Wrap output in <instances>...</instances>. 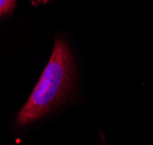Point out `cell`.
Segmentation results:
<instances>
[{
	"instance_id": "obj_1",
	"label": "cell",
	"mask_w": 153,
	"mask_h": 145,
	"mask_svg": "<svg viewBox=\"0 0 153 145\" xmlns=\"http://www.w3.org/2000/svg\"><path fill=\"white\" fill-rule=\"evenodd\" d=\"M73 76L74 62L69 46L63 39H58L39 81L19 113L17 124L27 126L53 111L68 94Z\"/></svg>"
},
{
	"instance_id": "obj_2",
	"label": "cell",
	"mask_w": 153,
	"mask_h": 145,
	"mask_svg": "<svg viewBox=\"0 0 153 145\" xmlns=\"http://www.w3.org/2000/svg\"><path fill=\"white\" fill-rule=\"evenodd\" d=\"M14 4H15V0H0V16L10 12Z\"/></svg>"
},
{
	"instance_id": "obj_3",
	"label": "cell",
	"mask_w": 153,
	"mask_h": 145,
	"mask_svg": "<svg viewBox=\"0 0 153 145\" xmlns=\"http://www.w3.org/2000/svg\"><path fill=\"white\" fill-rule=\"evenodd\" d=\"M38 1H46V0H38Z\"/></svg>"
},
{
	"instance_id": "obj_4",
	"label": "cell",
	"mask_w": 153,
	"mask_h": 145,
	"mask_svg": "<svg viewBox=\"0 0 153 145\" xmlns=\"http://www.w3.org/2000/svg\"><path fill=\"white\" fill-rule=\"evenodd\" d=\"M102 145H105V144H102Z\"/></svg>"
}]
</instances>
